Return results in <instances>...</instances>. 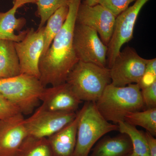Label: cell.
Segmentation results:
<instances>
[{"instance_id":"cell-1","label":"cell","mask_w":156,"mask_h":156,"mask_svg":"<svg viewBox=\"0 0 156 156\" xmlns=\"http://www.w3.org/2000/svg\"><path fill=\"white\" fill-rule=\"evenodd\" d=\"M83 0H69L68 13L63 26L39 62L40 80L43 86L66 83L71 70L79 61L73 48L77 13Z\"/></svg>"},{"instance_id":"cell-5","label":"cell","mask_w":156,"mask_h":156,"mask_svg":"<svg viewBox=\"0 0 156 156\" xmlns=\"http://www.w3.org/2000/svg\"><path fill=\"white\" fill-rule=\"evenodd\" d=\"M39 78L25 73L0 79V94L19 109L23 115L33 113L44 89Z\"/></svg>"},{"instance_id":"cell-2","label":"cell","mask_w":156,"mask_h":156,"mask_svg":"<svg viewBox=\"0 0 156 156\" xmlns=\"http://www.w3.org/2000/svg\"><path fill=\"white\" fill-rule=\"evenodd\" d=\"M95 104L105 120L116 125L124 122L129 113L141 111L145 108L138 84L122 87L109 84Z\"/></svg>"},{"instance_id":"cell-23","label":"cell","mask_w":156,"mask_h":156,"mask_svg":"<svg viewBox=\"0 0 156 156\" xmlns=\"http://www.w3.org/2000/svg\"><path fill=\"white\" fill-rule=\"evenodd\" d=\"M135 0H99V3L112 13L116 17L128 9Z\"/></svg>"},{"instance_id":"cell-12","label":"cell","mask_w":156,"mask_h":156,"mask_svg":"<svg viewBox=\"0 0 156 156\" xmlns=\"http://www.w3.org/2000/svg\"><path fill=\"white\" fill-rule=\"evenodd\" d=\"M23 115L0 121V156H15L28 136Z\"/></svg>"},{"instance_id":"cell-30","label":"cell","mask_w":156,"mask_h":156,"mask_svg":"<svg viewBox=\"0 0 156 156\" xmlns=\"http://www.w3.org/2000/svg\"><path fill=\"white\" fill-rule=\"evenodd\" d=\"M36 0H13V4L17 2H23L25 4L28 3H35Z\"/></svg>"},{"instance_id":"cell-32","label":"cell","mask_w":156,"mask_h":156,"mask_svg":"<svg viewBox=\"0 0 156 156\" xmlns=\"http://www.w3.org/2000/svg\"><path fill=\"white\" fill-rule=\"evenodd\" d=\"M0 121H1V120H0Z\"/></svg>"},{"instance_id":"cell-20","label":"cell","mask_w":156,"mask_h":156,"mask_svg":"<svg viewBox=\"0 0 156 156\" xmlns=\"http://www.w3.org/2000/svg\"><path fill=\"white\" fill-rule=\"evenodd\" d=\"M124 122L136 127H142L152 135L155 136L156 108L129 113L125 117Z\"/></svg>"},{"instance_id":"cell-7","label":"cell","mask_w":156,"mask_h":156,"mask_svg":"<svg viewBox=\"0 0 156 156\" xmlns=\"http://www.w3.org/2000/svg\"><path fill=\"white\" fill-rule=\"evenodd\" d=\"M74 50L79 61L107 67L108 48L96 31L76 23L74 31Z\"/></svg>"},{"instance_id":"cell-26","label":"cell","mask_w":156,"mask_h":156,"mask_svg":"<svg viewBox=\"0 0 156 156\" xmlns=\"http://www.w3.org/2000/svg\"><path fill=\"white\" fill-rule=\"evenodd\" d=\"M155 82H156V75L145 71L138 85L142 89L149 87Z\"/></svg>"},{"instance_id":"cell-31","label":"cell","mask_w":156,"mask_h":156,"mask_svg":"<svg viewBox=\"0 0 156 156\" xmlns=\"http://www.w3.org/2000/svg\"><path fill=\"white\" fill-rule=\"evenodd\" d=\"M127 156H136L134 155V154H132V153H131V154H129Z\"/></svg>"},{"instance_id":"cell-9","label":"cell","mask_w":156,"mask_h":156,"mask_svg":"<svg viewBox=\"0 0 156 156\" xmlns=\"http://www.w3.org/2000/svg\"><path fill=\"white\" fill-rule=\"evenodd\" d=\"M149 0H135L133 5L116 18L112 35L108 45L107 67L110 68L123 45L133 38L134 26L140 12Z\"/></svg>"},{"instance_id":"cell-19","label":"cell","mask_w":156,"mask_h":156,"mask_svg":"<svg viewBox=\"0 0 156 156\" xmlns=\"http://www.w3.org/2000/svg\"><path fill=\"white\" fill-rule=\"evenodd\" d=\"M119 130L121 134H127L131 140L133 150L132 154L136 156H150L145 133L140 131L136 126L126 122L118 124Z\"/></svg>"},{"instance_id":"cell-6","label":"cell","mask_w":156,"mask_h":156,"mask_svg":"<svg viewBox=\"0 0 156 156\" xmlns=\"http://www.w3.org/2000/svg\"><path fill=\"white\" fill-rule=\"evenodd\" d=\"M148 59L140 56L134 48L127 47L120 51L109 69L111 85L125 87L138 84L145 72Z\"/></svg>"},{"instance_id":"cell-25","label":"cell","mask_w":156,"mask_h":156,"mask_svg":"<svg viewBox=\"0 0 156 156\" xmlns=\"http://www.w3.org/2000/svg\"><path fill=\"white\" fill-rule=\"evenodd\" d=\"M141 94L145 107L156 108V82L149 87L141 89Z\"/></svg>"},{"instance_id":"cell-10","label":"cell","mask_w":156,"mask_h":156,"mask_svg":"<svg viewBox=\"0 0 156 156\" xmlns=\"http://www.w3.org/2000/svg\"><path fill=\"white\" fill-rule=\"evenodd\" d=\"M44 26L37 30L28 29L22 41L14 42V47L19 58L21 73L40 78L39 64L44 46Z\"/></svg>"},{"instance_id":"cell-8","label":"cell","mask_w":156,"mask_h":156,"mask_svg":"<svg viewBox=\"0 0 156 156\" xmlns=\"http://www.w3.org/2000/svg\"><path fill=\"white\" fill-rule=\"evenodd\" d=\"M77 112L51 111L42 105L35 110L24 124L28 136L35 138H48L71 122Z\"/></svg>"},{"instance_id":"cell-18","label":"cell","mask_w":156,"mask_h":156,"mask_svg":"<svg viewBox=\"0 0 156 156\" xmlns=\"http://www.w3.org/2000/svg\"><path fill=\"white\" fill-rule=\"evenodd\" d=\"M68 10V6H62L56 10L47 20V25L44 30V46L41 56L48 51L53 40L63 26Z\"/></svg>"},{"instance_id":"cell-15","label":"cell","mask_w":156,"mask_h":156,"mask_svg":"<svg viewBox=\"0 0 156 156\" xmlns=\"http://www.w3.org/2000/svg\"><path fill=\"white\" fill-rule=\"evenodd\" d=\"M25 5L23 2H17L12 8L5 12H0V40L19 42L22 41L27 32L26 30L20 32L18 35L15 31L21 30L26 23L24 17L16 18L15 14L17 9Z\"/></svg>"},{"instance_id":"cell-3","label":"cell","mask_w":156,"mask_h":156,"mask_svg":"<svg viewBox=\"0 0 156 156\" xmlns=\"http://www.w3.org/2000/svg\"><path fill=\"white\" fill-rule=\"evenodd\" d=\"M66 83L82 101L95 103L111 83L109 69L79 61L71 70Z\"/></svg>"},{"instance_id":"cell-4","label":"cell","mask_w":156,"mask_h":156,"mask_svg":"<svg viewBox=\"0 0 156 156\" xmlns=\"http://www.w3.org/2000/svg\"><path fill=\"white\" fill-rule=\"evenodd\" d=\"M79 112L76 142L73 156H89L92 147L102 136L118 131L119 128L118 125L104 118L95 102H85Z\"/></svg>"},{"instance_id":"cell-13","label":"cell","mask_w":156,"mask_h":156,"mask_svg":"<svg viewBox=\"0 0 156 156\" xmlns=\"http://www.w3.org/2000/svg\"><path fill=\"white\" fill-rule=\"evenodd\" d=\"M40 99L45 108L56 112H76L83 102L66 83L45 87Z\"/></svg>"},{"instance_id":"cell-28","label":"cell","mask_w":156,"mask_h":156,"mask_svg":"<svg viewBox=\"0 0 156 156\" xmlns=\"http://www.w3.org/2000/svg\"><path fill=\"white\" fill-rule=\"evenodd\" d=\"M145 71L156 75V58L148 59L146 66Z\"/></svg>"},{"instance_id":"cell-29","label":"cell","mask_w":156,"mask_h":156,"mask_svg":"<svg viewBox=\"0 0 156 156\" xmlns=\"http://www.w3.org/2000/svg\"><path fill=\"white\" fill-rule=\"evenodd\" d=\"M99 0H85L84 2L89 6H93L99 3Z\"/></svg>"},{"instance_id":"cell-22","label":"cell","mask_w":156,"mask_h":156,"mask_svg":"<svg viewBox=\"0 0 156 156\" xmlns=\"http://www.w3.org/2000/svg\"><path fill=\"white\" fill-rule=\"evenodd\" d=\"M69 0H36L37 14L41 18L38 28L44 26L47 20L58 9L68 6Z\"/></svg>"},{"instance_id":"cell-27","label":"cell","mask_w":156,"mask_h":156,"mask_svg":"<svg viewBox=\"0 0 156 156\" xmlns=\"http://www.w3.org/2000/svg\"><path fill=\"white\" fill-rule=\"evenodd\" d=\"M150 156H156V139L154 136L146 131L145 132Z\"/></svg>"},{"instance_id":"cell-16","label":"cell","mask_w":156,"mask_h":156,"mask_svg":"<svg viewBox=\"0 0 156 156\" xmlns=\"http://www.w3.org/2000/svg\"><path fill=\"white\" fill-rule=\"evenodd\" d=\"M132 144L127 134L101 138L92 149L89 156H127L132 153Z\"/></svg>"},{"instance_id":"cell-14","label":"cell","mask_w":156,"mask_h":156,"mask_svg":"<svg viewBox=\"0 0 156 156\" xmlns=\"http://www.w3.org/2000/svg\"><path fill=\"white\" fill-rule=\"evenodd\" d=\"M80 112L73 121L48 137L51 156H73L76 142Z\"/></svg>"},{"instance_id":"cell-24","label":"cell","mask_w":156,"mask_h":156,"mask_svg":"<svg viewBox=\"0 0 156 156\" xmlns=\"http://www.w3.org/2000/svg\"><path fill=\"white\" fill-rule=\"evenodd\" d=\"M19 113H21L19 109L0 94V120H5Z\"/></svg>"},{"instance_id":"cell-21","label":"cell","mask_w":156,"mask_h":156,"mask_svg":"<svg viewBox=\"0 0 156 156\" xmlns=\"http://www.w3.org/2000/svg\"><path fill=\"white\" fill-rule=\"evenodd\" d=\"M15 156H51L48 138L27 136Z\"/></svg>"},{"instance_id":"cell-17","label":"cell","mask_w":156,"mask_h":156,"mask_svg":"<svg viewBox=\"0 0 156 156\" xmlns=\"http://www.w3.org/2000/svg\"><path fill=\"white\" fill-rule=\"evenodd\" d=\"M21 73L14 42L0 40V79L12 77Z\"/></svg>"},{"instance_id":"cell-11","label":"cell","mask_w":156,"mask_h":156,"mask_svg":"<svg viewBox=\"0 0 156 156\" xmlns=\"http://www.w3.org/2000/svg\"><path fill=\"white\" fill-rule=\"evenodd\" d=\"M116 17L100 4L89 6L81 2L77 13L76 23L96 31L101 41L108 46L112 35Z\"/></svg>"}]
</instances>
